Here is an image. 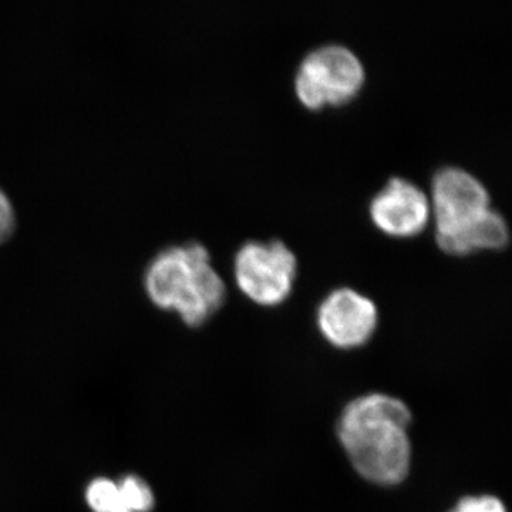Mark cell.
Instances as JSON below:
<instances>
[{
    "instance_id": "obj_6",
    "label": "cell",
    "mask_w": 512,
    "mask_h": 512,
    "mask_svg": "<svg viewBox=\"0 0 512 512\" xmlns=\"http://www.w3.org/2000/svg\"><path fill=\"white\" fill-rule=\"evenodd\" d=\"M316 322L323 338L339 349L365 345L376 332L379 312L365 293L340 286L320 302Z\"/></svg>"
},
{
    "instance_id": "obj_9",
    "label": "cell",
    "mask_w": 512,
    "mask_h": 512,
    "mask_svg": "<svg viewBox=\"0 0 512 512\" xmlns=\"http://www.w3.org/2000/svg\"><path fill=\"white\" fill-rule=\"evenodd\" d=\"M121 497L131 512H151L156 505L153 490L143 478L128 474L117 481Z\"/></svg>"
},
{
    "instance_id": "obj_10",
    "label": "cell",
    "mask_w": 512,
    "mask_h": 512,
    "mask_svg": "<svg viewBox=\"0 0 512 512\" xmlns=\"http://www.w3.org/2000/svg\"><path fill=\"white\" fill-rule=\"evenodd\" d=\"M450 512H508L507 507L495 495H468L461 498Z\"/></svg>"
},
{
    "instance_id": "obj_5",
    "label": "cell",
    "mask_w": 512,
    "mask_h": 512,
    "mask_svg": "<svg viewBox=\"0 0 512 512\" xmlns=\"http://www.w3.org/2000/svg\"><path fill=\"white\" fill-rule=\"evenodd\" d=\"M298 275V258L279 238L248 239L234 255L238 288L261 306H276L291 295Z\"/></svg>"
},
{
    "instance_id": "obj_8",
    "label": "cell",
    "mask_w": 512,
    "mask_h": 512,
    "mask_svg": "<svg viewBox=\"0 0 512 512\" xmlns=\"http://www.w3.org/2000/svg\"><path fill=\"white\" fill-rule=\"evenodd\" d=\"M86 503L92 512H131L121 497L117 481L94 478L86 488Z\"/></svg>"
},
{
    "instance_id": "obj_4",
    "label": "cell",
    "mask_w": 512,
    "mask_h": 512,
    "mask_svg": "<svg viewBox=\"0 0 512 512\" xmlns=\"http://www.w3.org/2000/svg\"><path fill=\"white\" fill-rule=\"evenodd\" d=\"M365 82V64L350 47L325 43L302 57L293 86L306 109L322 110L355 100Z\"/></svg>"
},
{
    "instance_id": "obj_1",
    "label": "cell",
    "mask_w": 512,
    "mask_h": 512,
    "mask_svg": "<svg viewBox=\"0 0 512 512\" xmlns=\"http://www.w3.org/2000/svg\"><path fill=\"white\" fill-rule=\"evenodd\" d=\"M412 413L400 399L366 394L343 410L338 436L360 477L377 485L402 483L412 466Z\"/></svg>"
},
{
    "instance_id": "obj_3",
    "label": "cell",
    "mask_w": 512,
    "mask_h": 512,
    "mask_svg": "<svg viewBox=\"0 0 512 512\" xmlns=\"http://www.w3.org/2000/svg\"><path fill=\"white\" fill-rule=\"evenodd\" d=\"M436 241L444 252L466 255L478 249H500L510 242V229L490 207V194L473 174L441 167L431 178Z\"/></svg>"
},
{
    "instance_id": "obj_2",
    "label": "cell",
    "mask_w": 512,
    "mask_h": 512,
    "mask_svg": "<svg viewBox=\"0 0 512 512\" xmlns=\"http://www.w3.org/2000/svg\"><path fill=\"white\" fill-rule=\"evenodd\" d=\"M143 285L157 308L174 311L191 328L204 325L227 298V285L212 265L210 251L198 241L160 249L144 269Z\"/></svg>"
},
{
    "instance_id": "obj_7",
    "label": "cell",
    "mask_w": 512,
    "mask_h": 512,
    "mask_svg": "<svg viewBox=\"0 0 512 512\" xmlns=\"http://www.w3.org/2000/svg\"><path fill=\"white\" fill-rule=\"evenodd\" d=\"M370 220L390 237L410 238L426 228L430 201L426 192L409 178L394 175L373 194L369 202Z\"/></svg>"
},
{
    "instance_id": "obj_11",
    "label": "cell",
    "mask_w": 512,
    "mask_h": 512,
    "mask_svg": "<svg viewBox=\"0 0 512 512\" xmlns=\"http://www.w3.org/2000/svg\"><path fill=\"white\" fill-rule=\"evenodd\" d=\"M15 205L3 188H0V244L12 238L16 229Z\"/></svg>"
}]
</instances>
